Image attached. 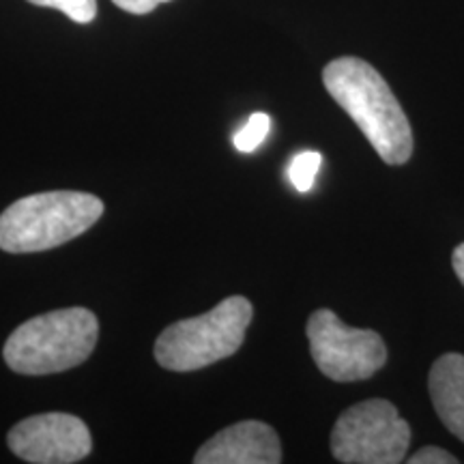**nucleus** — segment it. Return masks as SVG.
I'll return each instance as SVG.
<instances>
[{"label": "nucleus", "mask_w": 464, "mask_h": 464, "mask_svg": "<svg viewBox=\"0 0 464 464\" xmlns=\"http://www.w3.org/2000/svg\"><path fill=\"white\" fill-rule=\"evenodd\" d=\"M7 443L17 458L33 464H73L92 450L86 423L69 413L26 417L11 428Z\"/></svg>", "instance_id": "nucleus-7"}, {"label": "nucleus", "mask_w": 464, "mask_h": 464, "mask_svg": "<svg viewBox=\"0 0 464 464\" xmlns=\"http://www.w3.org/2000/svg\"><path fill=\"white\" fill-rule=\"evenodd\" d=\"M411 464H456L458 458L451 456L450 451L434 448V445H428V448L417 450L413 456H409Z\"/></svg>", "instance_id": "nucleus-13"}, {"label": "nucleus", "mask_w": 464, "mask_h": 464, "mask_svg": "<svg viewBox=\"0 0 464 464\" xmlns=\"http://www.w3.org/2000/svg\"><path fill=\"white\" fill-rule=\"evenodd\" d=\"M323 166V155L318 150H301V153L295 155L290 160L288 166V179L293 183V188L305 194L314 188L316 181V174L321 170Z\"/></svg>", "instance_id": "nucleus-10"}, {"label": "nucleus", "mask_w": 464, "mask_h": 464, "mask_svg": "<svg viewBox=\"0 0 464 464\" xmlns=\"http://www.w3.org/2000/svg\"><path fill=\"white\" fill-rule=\"evenodd\" d=\"M97 338L100 323L91 310L65 307L22 323L5 342L3 357L17 374L65 372L91 357Z\"/></svg>", "instance_id": "nucleus-2"}, {"label": "nucleus", "mask_w": 464, "mask_h": 464, "mask_svg": "<svg viewBox=\"0 0 464 464\" xmlns=\"http://www.w3.org/2000/svg\"><path fill=\"white\" fill-rule=\"evenodd\" d=\"M307 340L318 370L338 382L370 379L387 362V346L379 334L348 327L324 307L307 321Z\"/></svg>", "instance_id": "nucleus-6"}, {"label": "nucleus", "mask_w": 464, "mask_h": 464, "mask_svg": "<svg viewBox=\"0 0 464 464\" xmlns=\"http://www.w3.org/2000/svg\"><path fill=\"white\" fill-rule=\"evenodd\" d=\"M252 316L254 307L246 297L224 299L207 314L164 329L155 342V359L172 372H194L222 362L241 348Z\"/></svg>", "instance_id": "nucleus-4"}, {"label": "nucleus", "mask_w": 464, "mask_h": 464, "mask_svg": "<svg viewBox=\"0 0 464 464\" xmlns=\"http://www.w3.org/2000/svg\"><path fill=\"white\" fill-rule=\"evenodd\" d=\"M411 445V426L387 400H363L335 421L332 454L346 464H398Z\"/></svg>", "instance_id": "nucleus-5"}, {"label": "nucleus", "mask_w": 464, "mask_h": 464, "mask_svg": "<svg viewBox=\"0 0 464 464\" xmlns=\"http://www.w3.org/2000/svg\"><path fill=\"white\" fill-rule=\"evenodd\" d=\"M269 131L271 116L265 112H254L246 121V125L232 136V144H235V149L241 150V153H252V150H256L260 144L266 140Z\"/></svg>", "instance_id": "nucleus-11"}, {"label": "nucleus", "mask_w": 464, "mask_h": 464, "mask_svg": "<svg viewBox=\"0 0 464 464\" xmlns=\"http://www.w3.org/2000/svg\"><path fill=\"white\" fill-rule=\"evenodd\" d=\"M112 3L119 9L127 11V14L144 15V14H150V11L158 9V5L170 3V0H112Z\"/></svg>", "instance_id": "nucleus-14"}, {"label": "nucleus", "mask_w": 464, "mask_h": 464, "mask_svg": "<svg viewBox=\"0 0 464 464\" xmlns=\"http://www.w3.org/2000/svg\"><path fill=\"white\" fill-rule=\"evenodd\" d=\"M323 84L338 106L390 166H402L413 155V131L402 106L382 75L355 56H342L323 72Z\"/></svg>", "instance_id": "nucleus-1"}, {"label": "nucleus", "mask_w": 464, "mask_h": 464, "mask_svg": "<svg viewBox=\"0 0 464 464\" xmlns=\"http://www.w3.org/2000/svg\"><path fill=\"white\" fill-rule=\"evenodd\" d=\"M103 202L84 191H44L15 200L0 216V249L33 254L58 247L91 228Z\"/></svg>", "instance_id": "nucleus-3"}, {"label": "nucleus", "mask_w": 464, "mask_h": 464, "mask_svg": "<svg viewBox=\"0 0 464 464\" xmlns=\"http://www.w3.org/2000/svg\"><path fill=\"white\" fill-rule=\"evenodd\" d=\"M451 266H454L458 280H460L462 286H464V243H460V246L454 249V256H451Z\"/></svg>", "instance_id": "nucleus-15"}, {"label": "nucleus", "mask_w": 464, "mask_h": 464, "mask_svg": "<svg viewBox=\"0 0 464 464\" xmlns=\"http://www.w3.org/2000/svg\"><path fill=\"white\" fill-rule=\"evenodd\" d=\"M196 464H277L282 462L280 437L263 421L232 423L207 440L194 456Z\"/></svg>", "instance_id": "nucleus-8"}, {"label": "nucleus", "mask_w": 464, "mask_h": 464, "mask_svg": "<svg viewBox=\"0 0 464 464\" xmlns=\"http://www.w3.org/2000/svg\"><path fill=\"white\" fill-rule=\"evenodd\" d=\"M28 3L61 11L78 24H89L97 15V0H28Z\"/></svg>", "instance_id": "nucleus-12"}, {"label": "nucleus", "mask_w": 464, "mask_h": 464, "mask_svg": "<svg viewBox=\"0 0 464 464\" xmlns=\"http://www.w3.org/2000/svg\"><path fill=\"white\" fill-rule=\"evenodd\" d=\"M434 411L445 428L464 443V355L445 353L428 376Z\"/></svg>", "instance_id": "nucleus-9"}]
</instances>
